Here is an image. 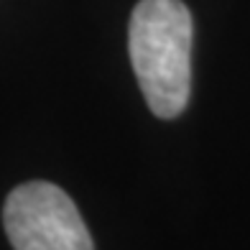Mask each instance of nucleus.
<instances>
[{
    "label": "nucleus",
    "instance_id": "2",
    "mask_svg": "<svg viewBox=\"0 0 250 250\" xmlns=\"http://www.w3.org/2000/svg\"><path fill=\"white\" fill-rule=\"evenodd\" d=\"M3 222L16 250H95L77 204L49 181H28L10 191Z\"/></svg>",
    "mask_w": 250,
    "mask_h": 250
},
{
    "label": "nucleus",
    "instance_id": "1",
    "mask_svg": "<svg viewBox=\"0 0 250 250\" xmlns=\"http://www.w3.org/2000/svg\"><path fill=\"white\" fill-rule=\"evenodd\" d=\"M128 49L153 115L171 120L189 102L191 13L181 0H141L133 8Z\"/></svg>",
    "mask_w": 250,
    "mask_h": 250
}]
</instances>
